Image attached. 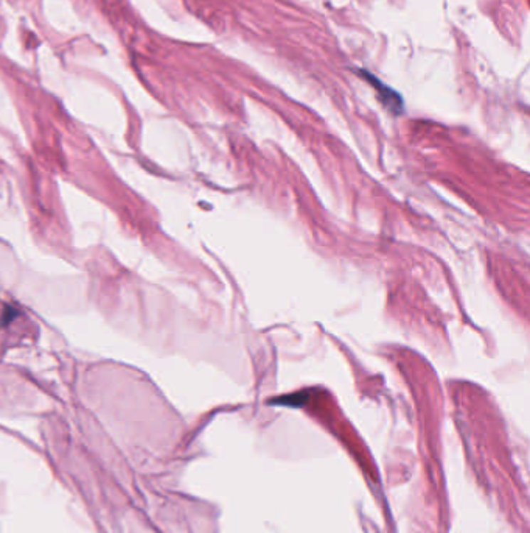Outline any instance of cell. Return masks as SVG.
Wrapping results in <instances>:
<instances>
[{
  "label": "cell",
  "mask_w": 530,
  "mask_h": 533,
  "mask_svg": "<svg viewBox=\"0 0 530 533\" xmlns=\"http://www.w3.org/2000/svg\"><path fill=\"white\" fill-rule=\"evenodd\" d=\"M307 401H308V395L297 393V395H290V396H283V398H279V399H274V401H271L269 404H271V405L296 407V409H299V407H304Z\"/></svg>",
  "instance_id": "7a4b0ae2"
},
{
  "label": "cell",
  "mask_w": 530,
  "mask_h": 533,
  "mask_svg": "<svg viewBox=\"0 0 530 533\" xmlns=\"http://www.w3.org/2000/svg\"><path fill=\"white\" fill-rule=\"evenodd\" d=\"M364 77H366L367 81L373 83V88L378 90V94H380V100L391 113H393V114H401L403 113V100L397 93H395V90H392L391 88L383 85V83L378 81L375 77H372V75L367 73V72H364Z\"/></svg>",
  "instance_id": "6da1fadb"
}]
</instances>
